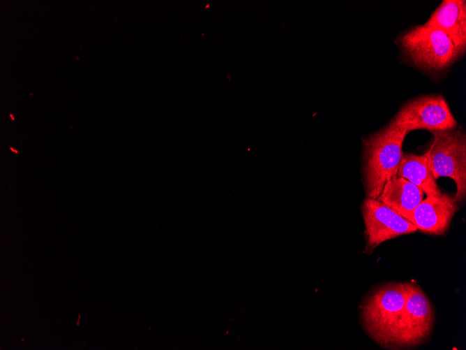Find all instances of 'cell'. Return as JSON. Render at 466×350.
Here are the masks:
<instances>
[{"mask_svg": "<svg viewBox=\"0 0 466 350\" xmlns=\"http://www.w3.org/2000/svg\"><path fill=\"white\" fill-rule=\"evenodd\" d=\"M404 309L392 333L389 349H409L423 342L434 323V310L430 300L415 284L405 282Z\"/></svg>", "mask_w": 466, "mask_h": 350, "instance_id": "obj_5", "label": "cell"}, {"mask_svg": "<svg viewBox=\"0 0 466 350\" xmlns=\"http://www.w3.org/2000/svg\"><path fill=\"white\" fill-rule=\"evenodd\" d=\"M458 208L453 196L442 193L440 196H427L404 218L421 233L441 235L449 228Z\"/></svg>", "mask_w": 466, "mask_h": 350, "instance_id": "obj_8", "label": "cell"}, {"mask_svg": "<svg viewBox=\"0 0 466 350\" xmlns=\"http://www.w3.org/2000/svg\"><path fill=\"white\" fill-rule=\"evenodd\" d=\"M397 175L409 181L427 196H440L442 194L430 170L426 154H404Z\"/></svg>", "mask_w": 466, "mask_h": 350, "instance_id": "obj_11", "label": "cell"}, {"mask_svg": "<svg viewBox=\"0 0 466 350\" xmlns=\"http://www.w3.org/2000/svg\"><path fill=\"white\" fill-rule=\"evenodd\" d=\"M361 212L366 249L370 251L386 240L417 231L410 221L377 199L366 198Z\"/></svg>", "mask_w": 466, "mask_h": 350, "instance_id": "obj_7", "label": "cell"}, {"mask_svg": "<svg viewBox=\"0 0 466 350\" xmlns=\"http://www.w3.org/2000/svg\"><path fill=\"white\" fill-rule=\"evenodd\" d=\"M405 283H390L372 293L362 307V323L368 334L389 348L392 333L404 309Z\"/></svg>", "mask_w": 466, "mask_h": 350, "instance_id": "obj_4", "label": "cell"}, {"mask_svg": "<svg viewBox=\"0 0 466 350\" xmlns=\"http://www.w3.org/2000/svg\"><path fill=\"white\" fill-rule=\"evenodd\" d=\"M433 140L425 153L430 170L437 180L451 178L456 186L453 198L461 205L466 196V136L460 129L433 131Z\"/></svg>", "mask_w": 466, "mask_h": 350, "instance_id": "obj_3", "label": "cell"}, {"mask_svg": "<svg viewBox=\"0 0 466 350\" xmlns=\"http://www.w3.org/2000/svg\"><path fill=\"white\" fill-rule=\"evenodd\" d=\"M10 117H11L12 120H15V118H14L13 114H10Z\"/></svg>", "mask_w": 466, "mask_h": 350, "instance_id": "obj_13", "label": "cell"}, {"mask_svg": "<svg viewBox=\"0 0 466 350\" xmlns=\"http://www.w3.org/2000/svg\"><path fill=\"white\" fill-rule=\"evenodd\" d=\"M391 122L407 133L416 129L433 132L457 126L449 106L439 94L423 95L409 100Z\"/></svg>", "mask_w": 466, "mask_h": 350, "instance_id": "obj_6", "label": "cell"}, {"mask_svg": "<svg viewBox=\"0 0 466 350\" xmlns=\"http://www.w3.org/2000/svg\"><path fill=\"white\" fill-rule=\"evenodd\" d=\"M407 134L391 121L364 138L363 174L366 198L377 199L386 181L397 175Z\"/></svg>", "mask_w": 466, "mask_h": 350, "instance_id": "obj_1", "label": "cell"}, {"mask_svg": "<svg viewBox=\"0 0 466 350\" xmlns=\"http://www.w3.org/2000/svg\"><path fill=\"white\" fill-rule=\"evenodd\" d=\"M10 150H12L13 152H14L15 153H17V151L16 150L13 149V147H10Z\"/></svg>", "mask_w": 466, "mask_h": 350, "instance_id": "obj_12", "label": "cell"}, {"mask_svg": "<svg viewBox=\"0 0 466 350\" xmlns=\"http://www.w3.org/2000/svg\"><path fill=\"white\" fill-rule=\"evenodd\" d=\"M397 43L409 63L429 73L449 69L462 57L444 32L425 24L403 32Z\"/></svg>", "mask_w": 466, "mask_h": 350, "instance_id": "obj_2", "label": "cell"}, {"mask_svg": "<svg viewBox=\"0 0 466 350\" xmlns=\"http://www.w3.org/2000/svg\"><path fill=\"white\" fill-rule=\"evenodd\" d=\"M444 32L463 54L466 48V1L444 0L424 23Z\"/></svg>", "mask_w": 466, "mask_h": 350, "instance_id": "obj_9", "label": "cell"}, {"mask_svg": "<svg viewBox=\"0 0 466 350\" xmlns=\"http://www.w3.org/2000/svg\"><path fill=\"white\" fill-rule=\"evenodd\" d=\"M423 196L417 187L396 175L386 181L377 199L404 217L421 203Z\"/></svg>", "mask_w": 466, "mask_h": 350, "instance_id": "obj_10", "label": "cell"}]
</instances>
